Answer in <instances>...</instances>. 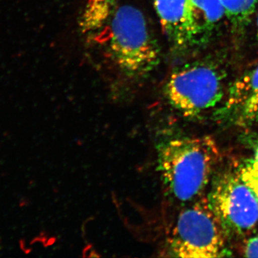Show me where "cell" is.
Instances as JSON below:
<instances>
[{"label":"cell","instance_id":"8","mask_svg":"<svg viewBox=\"0 0 258 258\" xmlns=\"http://www.w3.org/2000/svg\"><path fill=\"white\" fill-rule=\"evenodd\" d=\"M187 0H154L161 28L173 46H186L185 18Z\"/></svg>","mask_w":258,"mask_h":258},{"label":"cell","instance_id":"3","mask_svg":"<svg viewBox=\"0 0 258 258\" xmlns=\"http://www.w3.org/2000/svg\"><path fill=\"white\" fill-rule=\"evenodd\" d=\"M226 235L208 198H203L179 214L168 239L172 257H222L230 255Z\"/></svg>","mask_w":258,"mask_h":258},{"label":"cell","instance_id":"12","mask_svg":"<svg viewBox=\"0 0 258 258\" xmlns=\"http://www.w3.org/2000/svg\"><path fill=\"white\" fill-rule=\"evenodd\" d=\"M244 255L247 257H258V235L247 241L244 246Z\"/></svg>","mask_w":258,"mask_h":258},{"label":"cell","instance_id":"9","mask_svg":"<svg viewBox=\"0 0 258 258\" xmlns=\"http://www.w3.org/2000/svg\"><path fill=\"white\" fill-rule=\"evenodd\" d=\"M119 0H86L79 25L85 35H91L103 28L118 8Z\"/></svg>","mask_w":258,"mask_h":258},{"label":"cell","instance_id":"4","mask_svg":"<svg viewBox=\"0 0 258 258\" xmlns=\"http://www.w3.org/2000/svg\"><path fill=\"white\" fill-rule=\"evenodd\" d=\"M164 93L171 106L183 114L196 115L222 101L223 75L208 62L184 64L171 73Z\"/></svg>","mask_w":258,"mask_h":258},{"label":"cell","instance_id":"13","mask_svg":"<svg viewBox=\"0 0 258 258\" xmlns=\"http://www.w3.org/2000/svg\"><path fill=\"white\" fill-rule=\"evenodd\" d=\"M254 160L257 161V162L258 163V148L257 151H256L255 157H254Z\"/></svg>","mask_w":258,"mask_h":258},{"label":"cell","instance_id":"11","mask_svg":"<svg viewBox=\"0 0 258 258\" xmlns=\"http://www.w3.org/2000/svg\"><path fill=\"white\" fill-rule=\"evenodd\" d=\"M241 180L252 191L258 202V163L252 161L247 163L239 172Z\"/></svg>","mask_w":258,"mask_h":258},{"label":"cell","instance_id":"10","mask_svg":"<svg viewBox=\"0 0 258 258\" xmlns=\"http://www.w3.org/2000/svg\"><path fill=\"white\" fill-rule=\"evenodd\" d=\"M226 17L235 26H242L249 21L256 9L258 0H221Z\"/></svg>","mask_w":258,"mask_h":258},{"label":"cell","instance_id":"5","mask_svg":"<svg viewBox=\"0 0 258 258\" xmlns=\"http://www.w3.org/2000/svg\"><path fill=\"white\" fill-rule=\"evenodd\" d=\"M226 236L242 235L258 223V202L239 174H226L208 198Z\"/></svg>","mask_w":258,"mask_h":258},{"label":"cell","instance_id":"14","mask_svg":"<svg viewBox=\"0 0 258 258\" xmlns=\"http://www.w3.org/2000/svg\"><path fill=\"white\" fill-rule=\"evenodd\" d=\"M257 36L258 37V15L257 18Z\"/></svg>","mask_w":258,"mask_h":258},{"label":"cell","instance_id":"7","mask_svg":"<svg viewBox=\"0 0 258 258\" xmlns=\"http://www.w3.org/2000/svg\"><path fill=\"white\" fill-rule=\"evenodd\" d=\"M224 111L243 120L258 119V64L231 85Z\"/></svg>","mask_w":258,"mask_h":258},{"label":"cell","instance_id":"6","mask_svg":"<svg viewBox=\"0 0 258 258\" xmlns=\"http://www.w3.org/2000/svg\"><path fill=\"white\" fill-rule=\"evenodd\" d=\"M225 17L221 0H187L184 26L186 45L208 41Z\"/></svg>","mask_w":258,"mask_h":258},{"label":"cell","instance_id":"2","mask_svg":"<svg viewBox=\"0 0 258 258\" xmlns=\"http://www.w3.org/2000/svg\"><path fill=\"white\" fill-rule=\"evenodd\" d=\"M108 23L109 50L120 71L131 79L150 74L160 62V47L142 11L132 5H122Z\"/></svg>","mask_w":258,"mask_h":258},{"label":"cell","instance_id":"1","mask_svg":"<svg viewBox=\"0 0 258 258\" xmlns=\"http://www.w3.org/2000/svg\"><path fill=\"white\" fill-rule=\"evenodd\" d=\"M157 157L158 169L168 192L186 203L208 184L219 150L210 137H175L161 141Z\"/></svg>","mask_w":258,"mask_h":258}]
</instances>
